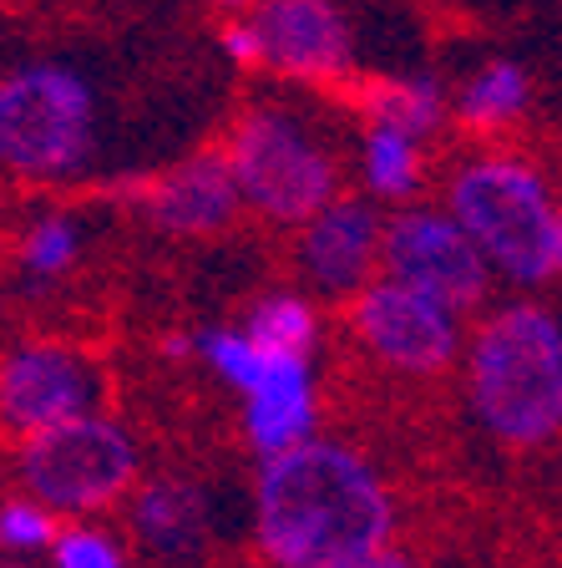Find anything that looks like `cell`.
Instances as JSON below:
<instances>
[{
  "mask_svg": "<svg viewBox=\"0 0 562 568\" xmlns=\"http://www.w3.org/2000/svg\"><path fill=\"white\" fill-rule=\"evenodd\" d=\"M396 497L355 447L305 437L264 457L254 483V548L279 568H396Z\"/></svg>",
  "mask_w": 562,
  "mask_h": 568,
  "instance_id": "1",
  "label": "cell"
},
{
  "mask_svg": "<svg viewBox=\"0 0 562 568\" xmlns=\"http://www.w3.org/2000/svg\"><path fill=\"white\" fill-rule=\"evenodd\" d=\"M471 422L512 452L562 437V310L507 300L477 320L461 345Z\"/></svg>",
  "mask_w": 562,
  "mask_h": 568,
  "instance_id": "2",
  "label": "cell"
},
{
  "mask_svg": "<svg viewBox=\"0 0 562 568\" xmlns=\"http://www.w3.org/2000/svg\"><path fill=\"white\" fill-rule=\"evenodd\" d=\"M446 213L471 234L497 280L517 290L562 280V193L532 158H467L446 183Z\"/></svg>",
  "mask_w": 562,
  "mask_h": 568,
  "instance_id": "3",
  "label": "cell"
},
{
  "mask_svg": "<svg viewBox=\"0 0 562 568\" xmlns=\"http://www.w3.org/2000/svg\"><path fill=\"white\" fill-rule=\"evenodd\" d=\"M102 148V92L67 61H25L0 77V173L71 183Z\"/></svg>",
  "mask_w": 562,
  "mask_h": 568,
  "instance_id": "4",
  "label": "cell"
},
{
  "mask_svg": "<svg viewBox=\"0 0 562 568\" xmlns=\"http://www.w3.org/2000/svg\"><path fill=\"white\" fill-rule=\"evenodd\" d=\"M228 163H234L244 203L269 224L299 229L340 193V158L309 128L294 106L258 102L228 132Z\"/></svg>",
  "mask_w": 562,
  "mask_h": 568,
  "instance_id": "5",
  "label": "cell"
},
{
  "mask_svg": "<svg viewBox=\"0 0 562 568\" xmlns=\"http://www.w3.org/2000/svg\"><path fill=\"white\" fill-rule=\"evenodd\" d=\"M142 447L122 422L102 412H82L35 437H21L16 477L31 497H41L61 518H96L117 508L137 487Z\"/></svg>",
  "mask_w": 562,
  "mask_h": 568,
  "instance_id": "6",
  "label": "cell"
},
{
  "mask_svg": "<svg viewBox=\"0 0 562 568\" xmlns=\"http://www.w3.org/2000/svg\"><path fill=\"white\" fill-rule=\"evenodd\" d=\"M350 335L396 376H441L461 361V310L431 300L406 280H365L350 295Z\"/></svg>",
  "mask_w": 562,
  "mask_h": 568,
  "instance_id": "7",
  "label": "cell"
},
{
  "mask_svg": "<svg viewBox=\"0 0 562 568\" xmlns=\"http://www.w3.org/2000/svg\"><path fill=\"white\" fill-rule=\"evenodd\" d=\"M380 270L390 280H406L451 310H481L492 295V264L481 260L471 234L446 209L406 203L396 219H386L380 234Z\"/></svg>",
  "mask_w": 562,
  "mask_h": 568,
  "instance_id": "8",
  "label": "cell"
},
{
  "mask_svg": "<svg viewBox=\"0 0 562 568\" xmlns=\"http://www.w3.org/2000/svg\"><path fill=\"white\" fill-rule=\"evenodd\" d=\"M102 366L76 345L25 341L0 355V432L16 442L82 412H102Z\"/></svg>",
  "mask_w": 562,
  "mask_h": 568,
  "instance_id": "9",
  "label": "cell"
},
{
  "mask_svg": "<svg viewBox=\"0 0 562 568\" xmlns=\"http://www.w3.org/2000/svg\"><path fill=\"white\" fill-rule=\"evenodd\" d=\"M264 67L294 82H340L355 67V36L335 0H254Z\"/></svg>",
  "mask_w": 562,
  "mask_h": 568,
  "instance_id": "10",
  "label": "cell"
},
{
  "mask_svg": "<svg viewBox=\"0 0 562 568\" xmlns=\"http://www.w3.org/2000/svg\"><path fill=\"white\" fill-rule=\"evenodd\" d=\"M380 234H386V219L370 199L335 193L299 224V270L319 295L350 300L380 270Z\"/></svg>",
  "mask_w": 562,
  "mask_h": 568,
  "instance_id": "11",
  "label": "cell"
},
{
  "mask_svg": "<svg viewBox=\"0 0 562 568\" xmlns=\"http://www.w3.org/2000/svg\"><path fill=\"white\" fill-rule=\"evenodd\" d=\"M244 193H238L234 163L223 148H198L177 158L167 173H157L142 189V213L173 239H208L238 219Z\"/></svg>",
  "mask_w": 562,
  "mask_h": 568,
  "instance_id": "12",
  "label": "cell"
},
{
  "mask_svg": "<svg viewBox=\"0 0 562 568\" xmlns=\"http://www.w3.org/2000/svg\"><path fill=\"white\" fill-rule=\"evenodd\" d=\"M132 538L153 558H203L218 538V497L193 477H153L132 487Z\"/></svg>",
  "mask_w": 562,
  "mask_h": 568,
  "instance_id": "13",
  "label": "cell"
},
{
  "mask_svg": "<svg viewBox=\"0 0 562 568\" xmlns=\"http://www.w3.org/2000/svg\"><path fill=\"white\" fill-rule=\"evenodd\" d=\"M238 402H244V437L258 457H274L294 442L315 437L319 396L309 355H274L264 376L248 390H238Z\"/></svg>",
  "mask_w": 562,
  "mask_h": 568,
  "instance_id": "14",
  "label": "cell"
},
{
  "mask_svg": "<svg viewBox=\"0 0 562 568\" xmlns=\"http://www.w3.org/2000/svg\"><path fill=\"white\" fill-rule=\"evenodd\" d=\"M416 132L396 128V122H365L360 132V178L370 199L410 203L426 183V153Z\"/></svg>",
  "mask_w": 562,
  "mask_h": 568,
  "instance_id": "15",
  "label": "cell"
},
{
  "mask_svg": "<svg viewBox=\"0 0 562 568\" xmlns=\"http://www.w3.org/2000/svg\"><path fill=\"white\" fill-rule=\"evenodd\" d=\"M532 102V82L517 61H487L481 71H471L467 87L457 92V118L471 132H502L512 128Z\"/></svg>",
  "mask_w": 562,
  "mask_h": 568,
  "instance_id": "16",
  "label": "cell"
},
{
  "mask_svg": "<svg viewBox=\"0 0 562 568\" xmlns=\"http://www.w3.org/2000/svg\"><path fill=\"white\" fill-rule=\"evenodd\" d=\"M365 122H396V128L431 138L446 122V92L436 77H386L360 92Z\"/></svg>",
  "mask_w": 562,
  "mask_h": 568,
  "instance_id": "17",
  "label": "cell"
},
{
  "mask_svg": "<svg viewBox=\"0 0 562 568\" xmlns=\"http://www.w3.org/2000/svg\"><path fill=\"white\" fill-rule=\"evenodd\" d=\"M248 335H254L258 351L269 355H309L319 341V315L305 295H289V290H274L248 310Z\"/></svg>",
  "mask_w": 562,
  "mask_h": 568,
  "instance_id": "18",
  "label": "cell"
},
{
  "mask_svg": "<svg viewBox=\"0 0 562 568\" xmlns=\"http://www.w3.org/2000/svg\"><path fill=\"white\" fill-rule=\"evenodd\" d=\"M16 260H21V270L41 284L61 280V274L76 270V260H82V224H76L71 213H41V219L25 229Z\"/></svg>",
  "mask_w": 562,
  "mask_h": 568,
  "instance_id": "19",
  "label": "cell"
},
{
  "mask_svg": "<svg viewBox=\"0 0 562 568\" xmlns=\"http://www.w3.org/2000/svg\"><path fill=\"white\" fill-rule=\"evenodd\" d=\"M193 355H203L213 376L234 390H248L258 376H264V366L274 361L269 351L254 345V335L234 331V325H208V331H198L193 335Z\"/></svg>",
  "mask_w": 562,
  "mask_h": 568,
  "instance_id": "20",
  "label": "cell"
},
{
  "mask_svg": "<svg viewBox=\"0 0 562 568\" xmlns=\"http://www.w3.org/2000/svg\"><path fill=\"white\" fill-rule=\"evenodd\" d=\"M57 568H122L127 564V548L117 544V532L102 528L96 518H61L57 544L47 548Z\"/></svg>",
  "mask_w": 562,
  "mask_h": 568,
  "instance_id": "21",
  "label": "cell"
},
{
  "mask_svg": "<svg viewBox=\"0 0 562 568\" xmlns=\"http://www.w3.org/2000/svg\"><path fill=\"white\" fill-rule=\"evenodd\" d=\"M61 532V513L47 508L41 497H6L0 503V548L6 554H47Z\"/></svg>",
  "mask_w": 562,
  "mask_h": 568,
  "instance_id": "22",
  "label": "cell"
},
{
  "mask_svg": "<svg viewBox=\"0 0 562 568\" xmlns=\"http://www.w3.org/2000/svg\"><path fill=\"white\" fill-rule=\"evenodd\" d=\"M218 47H223V57L234 61V67H264V51H258V31H254V21H228L218 31Z\"/></svg>",
  "mask_w": 562,
  "mask_h": 568,
  "instance_id": "23",
  "label": "cell"
},
{
  "mask_svg": "<svg viewBox=\"0 0 562 568\" xmlns=\"http://www.w3.org/2000/svg\"><path fill=\"white\" fill-rule=\"evenodd\" d=\"M163 355H193V335H167Z\"/></svg>",
  "mask_w": 562,
  "mask_h": 568,
  "instance_id": "24",
  "label": "cell"
},
{
  "mask_svg": "<svg viewBox=\"0 0 562 568\" xmlns=\"http://www.w3.org/2000/svg\"><path fill=\"white\" fill-rule=\"evenodd\" d=\"M213 6H223V11H248L254 0H213Z\"/></svg>",
  "mask_w": 562,
  "mask_h": 568,
  "instance_id": "25",
  "label": "cell"
}]
</instances>
